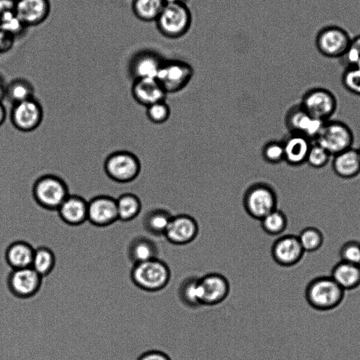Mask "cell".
Segmentation results:
<instances>
[{"label":"cell","instance_id":"cell-1","mask_svg":"<svg viewBox=\"0 0 360 360\" xmlns=\"http://www.w3.org/2000/svg\"><path fill=\"white\" fill-rule=\"evenodd\" d=\"M131 276L137 288L144 292L154 293L168 285L171 270L166 262L158 257L135 264Z\"/></svg>","mask_w":360,"mask_h":360},{"label":"cell","instance_id":"cell-2","mask_svg":"<svg viewBox=\"0 0 360 360\" xmlns=\"http://www.w3.org/2000/svg\"><path fill=\"white\" fill-rule=\"evenodd\" d=\"M345 292L330 276H319L307 284L305 298L313 309L318 311H329L342 303Z\"/></svg>","mask_w":360,"mask_h":360},{"label":"cell","instance_id":"cell-3","mask_svg":"<svg viewBox=\"0 0 360 360\" xmlns=\"http://www.w3.org/2000/svg\"><path fill=\"white\" fill-rule=\"evenodd\" d=\"M36 203L47 211H56L69 195L68 186L60 177L46 174L38 178L32 188Z\"/></svg>","mask_w":360,"mask_h":360},{"label":"cell","instance_id":"cell-4","mask_svg":"<svg viewBox=\"0 0 360 360\" xmlns=\"http://www.w3.org/2000/svg\"><path fill=\"white\" fill-rule=\"evenodd\" d=\"M314 142L334 156L352 147L354 134L345 122L329 120L324 122Z\"/></svg>","mask_w":360,"mask_h":360},{"label":"cell","instance_id":"cell-5","mask_svg":"<svg viewBox=\"0 0 360 360\" xmlns=\"http://www.w3.org/2000/svg\"><path fill=\"white\" fill-rule=\"evenodd\" d=\"M277 195L268 184L257 183L250 186L243 196V206L252 218L261 220L277 209Z\"/></svg>","mask_w":360,"mask_h":360},{"label":"cell","instance_id":"cell-6","mask_svg":"<svg viewBox=\"0 0 360 360\" xmlns=\"http://www.w3.org/2000/svg\"><path fill=\"white\" fill-rule=\"evenodd\" d=\"M138 157L127 150H118L110 154L104 162V170L109 178L118 183L134 181L141 172Z\"/></svg>","mask_w":360,"mask_h":360},{"label":"cell","instance_id":"cell-7","mask_svg":"<svg viewBox=\"0 0 360 360\" xmlns=\"http://www.w3.org/2000/svg\"><path fill=\"white\" fill-rule=\"evenodd\" d=\"M156 20L163 34L175 38L188 31L191 16L185 4H165Z\"/></svg>","mask_w":360,"mask_h":360},{"label":"cell","instance_id":"cell-8","mask_svg":"<svg viewBox=\"0 0 360 360\" xmlns=\"http://www.w3.org/2000/svg\"><path fill=\"white\" fill-rule=\"evenodd\" d=\"M300 105L312 117L326 122L335 112L338 102L330 91L316 87L304 94Z\"/></svg>","mask_w":360,"mask_h":360},{"label":"cell","instance_id":"cell-9","mask_svg":"<svg viewBox=\"0 0 360 360\" xmlns=\"http://www.w3.org/2000/svg\"><path fill=\"white\" fill-rule=\"evenodd\" d=\"M351 38L343 28L330 25L321 29L316 38L319 51L329 58H342L347 51Z\"/></svg>","mask_w":360,"mask_h":360},{"label":"cell","instance_id":"cell-10","mask_svg":"<svg viewBox=\"0 0 360 360\" xmlns=\"http://www.w3.org/2000/svg\"><path fill=\"white\" fill-rule=\"evenodd\" d=\"M193 74L192 68L186 63L172 60L163 62L156 79L167 94L183 89Z\"/></svg>","mask_w":360,"mask_h":360},{"label":"cell","instance_id":"cell-11","mask_svg":"<svg viewBox=\"0 0 360 360\" xmlns=\"http://www.w3.org/2000/svg\"><path fill=\"white\" fill-rule=\"evenodd\" d=\"M43 108L41 103L32 98L13 105L11 121L19 131L30 132L36 129L43 120Z\"/></svg>","mask_w":360,"mask_h":360},{"label":"cell","instance_id":"cell-12","mask_svg":"<svg viewBox=\"0 0 360 360\" xmlns=\"http://www.w3.org/2000/svg\"><path fill=\"white\" fill-rule=\"evenodd\" d=\"M285 122L290 133L302 135L314 141L325 122L312 117L299 104L289 109Z\"/></svg>","mask_w":360,"mask_h":360},{"label":"cell","instance_id":"cell-13","mask_svg":"<svg viewBox=\"0 0 360 360\" xmlns=\"http://www.w3.org/2000/svg\"><path fill=\"white\" fill-rule=\"evenodd\" d=\"M202 305L214 306L222 302L229 295L230 283L219 273H209L199 278Z\"/></svg>","mask_w":360,"mask_h":360},{"label":"cell","instance_id":"cell-14","mask_svg":"<svg viewBox=\"0 0 360 360\" xmlns=\"http://www.w3.org/2000/svg\"><path fill=\"white\" fill-rule=\"evenodd\" d=\"M297 236L285 235L273 243L271 253L274 262L281 266L290 267L298 264L304 255Z\"/></svg>","mask_w":360,"mask_h":360},{"label":"cell","instance_id":"cell-15","mask_svg":"<svg viewBox=\"0 0 360 360\" xmlns=\"http://www.w3.org/2000/svg\"><path fill=\"white\" fill-rule=\"evenodd\" d=\"M41 283V276L31 266L13 269L8 278L10 291L20 298L35 295Z\"/></svg>","mask_w":360,"mask_h":360},{"label":"cell","instance_id":"cell-16","mask_svg":"<svg viewBox=\"0 0 360 360\" xmlns=\"http://www.w3.org/2000/svg\"><path fill=\"white\" fill-rule=\"evenodd\" d=\"M197 221L188 214L172 216L164 236L172 244L184 245L191 243L198 234Z\"/></svg>","mask_w":360,"mask_h":360},{"label":"cell","instance_id":"cell-17","mask_svg":"<svg viewBox=\"0 0 360 360\" xmlns=\"http://www.w3.org/2000/svg\"><path fill=\"white\" fill-rule=\"evenodd\" d=\"M118 220L116 199L100 195L88 201L87 221L96 226H107Z\"/></svg>","mask_w":360,"mask_h":360},{"label":"cell","instance_id":"cell-18","mask_svg":"<svg viewBox=\"0 0 360 360\" xmlns=\"http://www.w3.org/2000/svg\"><path fill=\"white\" fill-rule=\"evenodd\" d=\"M51 11L49 0H19L16 1L15 13L27 27H33L44 22Z\"/></svg>","mask_w":360,"mask_h":360},{"label":"cell","instance_id":"cell-19","mask_svg":"<svg viewBox=\"0 0 360 360\" xmlns=\"http://www.w3.org/2000/svg\"><path fill=\"white\" fill-rule=\"evenodd\" d=\"M131 94L138 103L148 107L165 101L167 93L156 78H146L134 80Z\"/></svg>","mask_w":360,"mask_h":360},{"label":"cell","instance_id":"cell-20","mask_svg":"<svg viewBox=\"0 0 360 360\" xmlns=\"http://www.w3.org/2000/svg\"><path fill=\"white\" fill-rule=\"evenodd\" d=\"M88 201L77 195H68L56 212L60 219L71 226L87 221Z\"/></svg>","mask_w":360,"mask_h":360},{"label":"cell","instance_id":"cell-21","mask_svg":"<svg viewBox=\"0 0 360 360\" xmlns=\"http://www.w3.org/2000/svg\"><path fill=\"white\" fill-rule=\"evenodd\" d=\"M312 142L302 135L290 133L282 141L284 161L289 165L295 167L306 163Z\"/></svg>","mask_w":360,"mask_h":360},{"label":"cell","instance_id":"cell-22","mask_svg":"<svg viewBox=\"0 0 360 360\" xmlns=\"http://www.w3.org/2000/svg\"><path fill=\"white\" fill-rule=\"evenodd\" d=\"M163 61L155 53L144 51L131 60L129 70L134 79L156 78Z\"/></svg>","mask_w":360,"mask_h":360},{"label":"cell","instance_id":"cell-23","mask_svg":"<svg viewBox=\"0 0 360 360\" xmlns=\"http://www.w3.org/2000/svg\"><path fill=\"white\" fill-rule=\"evenodd\" d=\"M332 168L335 174L345 179H352L360 173L358 149L352 147L333 156Z\"/></svg>","mask_w":360,"mask_h":360},{"label":"cell","instance_id":"cell-24","mask_svg":"<svg viewBox=\"0 0 360 360\" xmlns=\"http://www.w3.org/2000/svg\"><path fill=\"white\" fill-rule=\"evenodd\" d=\"M330 276L345 291L356 289L360 285V265L340 260L332 269Z\"/></svg>","mask_w":360,"mask_h":360},{"label":"cell","instance_id":"cell-25","mask_svg":"<svg viewBox=\"0 0 360 360\" xmlns=\"http://www.w3.org/2000/svg\"><path fill=\"white\" fill-rule=\"evenodd\" d=\"M129 257L134 264L158 257L156 243L147 235L135 237L129 246Z\"/></svg>","mask_w":360,"mask_h":360},{"label":"cell","instance_id":"cell-26","mask_svg":"<svg viewBox=\"0 0 360 360\" xmlns=\"http://www.w3.org/2000/svg\"><path fill=\"white\" fill-rule=\"evenodd\" d=\"M34 249L29 243L16 241L7 248L5 259L12 269L31 266Z\"/></svg>","mask_w":360,"mask_h":360},{"label":"cell","instance_id":"cell-27","mask_svg":"<svg viewBox=\"0 0 360 360\" xmlns=\"http://www.w3.org/2000/svg\"><path fill=\"white\" fill-rule=\"evenodd\" d=\"M172 217L171 213L166 210L154 209L144 215L141 225L144 231L150 236H164Z\"/></svg>","mask_w":360,"mask_h":360},{"label":"cell","instance_id":"cell-28","mask_svg":"<svg viewBox=\"0 0 360 360\" xmlns=\"http://www.w3.org/2000/svg\"><path fill=\"white\" fill-rule=\"evenodd\" d=\"M118 220L129 222L135 220L140 214L142 204L139 198L134 193H126L116 199Z\"/></svg>","mask_w":360,"mask_h":360},{"label":"cell","instance_id":"cell-29","mask_svg":"<svg viewBox=\"0 0 360 360\" xmlns=\"http://www.w3.org/2000/svg\"><path fill=\"white\" fill-rule=\"evenodd\" d=\"M178 296L181 302L188 307L195 309L202 306L199 278L189 276L184 278L179 286Z\"/></svg>","mask_w":360,"mask_h":360},{"label":"cell","instance_id":"cell-30","mask_svg":"<svg viewBox=\"0 0 360 360\" xmlns=\"http://www.w3.org/2000/svg\"><path fill=\"white\" fill-rule=\"evenodd\" d=\"M5 98L14 105L34 98V89L28 80L15 79L6 84Z\"/></svg>","mask_w":360,"mask_h":360},{"label":"cell","instance_id":"cell-31","mask_svg":"<svg viewBox=\"0 0 360 360\" xmlns=\"http://www.w3.org/2000/svg\"><path fill=\"white\" fill-rule=\"evenodd\" d=\"M165 6L164 0H134L132 9L141 20H157Z\"/></svg>","mask_w":360,"mask_h":360},{"label":"cell","instance_id":"cell-32","mask_svg":"<svg viewBox=\"0 0 360 360\" xmlns=\"http://www.w3.org/2000/svg\"><path fill=\"white\" fill-rule=\"evenodd\" d=\"M260 221L263 231L270 236L281 234L288 226L286 215L278 209L269 212Z\"/></svg>","mask_w":360,"mask_h":360},{"label":"cell","instance_id":"cell-33","mask_svg":"<svg viewBox=\"0 0 360 360\" xmlns=\"http://www.w3.org/2000/svg\"><path fill=\"white\" fill-rule=\"evenodd\" d=\"M54 266L55 256L51 250L44 247L34 250L31 267L41 277L51 273Z\"/></svg>","mask_w":360,"mask_h":360},{"label":"cell","instance_id":"cell-34","mask_svg":"<svg viewBox=\"0 0 360 360\" xmlns=\"http://www.w3.org/2000/svg\"><path fill=\"white\" fill-rule=\"evenodd\" d=\"M297 237L304 252H315L323 243L322 232L313 226H309L302 230Z\"/></svg>","mask_w":360,"mask_h":360},{"label":"cell","instance_id":"cell-35","mask_svg":"<svg viewBox=\"0 0 360 360\" xmlns=\"http://www.w3.org/2000/svg\"><path fill=\"white\" fill-rule=\"evenodd\" d=\"M26 28L15 11L8 13L0 18V29L14 38L23 34Z\"/></svg>","mask_w":360,"mask_h":360},{"label":"cell","instance_id":"cell-36","mask_svg":"<svg viewBox=\"0 0 360 360\" xmlns=\"http://www.w3.org/2000/svg\"><path fill=\"white\" fill-rule=\"evenodd\" d=\"M330 156L323 147L313 141L306 162L313 168L320 169L327 165Z\"/></svg>","mask_w":360,"mask_h":360},{"label":"cell","instance_id":"cell-37","mask_svg":"<svg viewBox=\"0 0 360 360\" xmlns=\"http://www.w3.org/2000/svg\"><path fill=\"white\" fill-rule=\"evenodd\" d=\"M146 115L150 121L155 124H162L170 116V108L165 101L155 103L146 107Z\"/></svg>","mask_w":360,"mask_h":360},{"label":"cell","instance_id":"cell-38","mask_svg":"<svg viewBox=\"0 0 360 360\" xmlns=\"http://www.w3.org/2000/svg\"><path fill=\"white\" fill-rule=\"evenodd\" d=\"M265 161L277 164L284 161V150L282 141H271L266 143L262 150Z\"/></svg>","mask_w":360,"mask_h":360},{"label":"cell","instance_id":"cell-39","mask_svg":"<svg viewBox=\"0 0 360 360\" xmlns=\"http://www.w3.org/2000/svg\"><path fill=\"white\" fill-rule=\"evenodd\" d=\"M342 83L349 92L360 96V68H346L342 75Z\"/></svg>","mask_w":360,"mask_h":360},{"label":"cell","instance_id":"cell-40","mask_svg":"<svg viewBox=\"0 0 360 360\" xmlns=\"http://www.w3.org/2000/svg\"><path fill=\"white\" fill-rule=\"evenodd\" d=\"M341 261L360 265V242L349 240L340 250Z\"/></svg>","mask_w":360,"mask_h":360},{"label":"cell","instance_id":"cell-41","mask_svg":"<svg viewBox=\"0 0 360 360\" xmlns=\"http://www.w3.org/2000/svg\"><path fill=\"white\" fill-rule=\"evenodd\" d=\"M340 58L346 68H360V35L351 39L347 51Z\"/></svg>","mask_w":360,"mask_h":360},{"label":"cell","instance_id":"cell-42","mask_svg":"<svg viewBox=\"0 0 360 360\" xmlns=\"http://www.w3.org/2000/svg\"><path fill=\"white\" fill-rule=\"evenodd\" d=\"M136 360H172V359L162 351L148 349L142 352Z\"/></svg>","mask_w":360,"mask_h":360},{"label":"cell","instance_id":"cell-43","mask_svg":"<svg viewBox=\"0 0 360 360\" xmlns=\"http://www.w3.org/2000/svg\"><path fill=\"white\" fill-rule=\"evenodd\" d=\"M14 37L0 29V53L6 52L13 46Z\"/></svg>","mask_w":360,"mask_h":360},{"label":"cell","instance_id":"cell-44","mask_svg":"<svg viewBox=\"0 0 360 360\" xmlns=\"http://www.w3.org/2000/svg\"><path fill=\"white\" fill-rule=\"evenodd\" d=\"M15 0H0V18L5 14L15 11Z\"/></svg>","mask_w":360,"mask_h":360},{"label":"cell","instance_id":"cell-45","mask_svg":"<svg viewBox=\"0 0 360 360\" xmlns=\"http://www.w3.org/2000/svg\"><path fill=\"white\" fill-rule=\"evenodd\" d=\"M7 112L5 105L0 101V126H1L6 119Z\"/></svg>","mask_w":360,"mask_h":360},{"label":"cell","instance_id":"cell-46","mask_svg":"<svg viewBox=\"0 0 360 360\" xmlns=\"http://www.w3.org/2000/svg\"><path fill=\"white\" fill-rule=\"evenodd\" d=\"M6 88V84L3 77L0 75V101H2V100L5 98Z\"/></svg>","mask_w":360,"mask_h":360},{"label":"cell","instance_id":"cell-47","mask_svg":"<svg viewBox=\"0 0 360 360\" xmlns=\"http://www.w3.org/2000/svg\"><path fill=\"white\" fill-rule=\"evenodd\" d=\"M186 0H164L165 4H185Z\"/></svg>","mask_w":360,"mask_h":360},{"label":"cell","instance_id":"cell-48","mask_svg":"<svg viewBox=\"0 0 360 360\" xmlns=\"http://www.w3.org/2000/svg\"><path fill=\"white\" fill-rule=\"evenodd\" d=\"M358 152H359V158H360V148L358 149Z\"/></svg>","mask_w":360,"mask_h":360},{"label":"cell","instance_id":"cell-49","mask_svg":"<svg viewBox=\"0 0 360 360\" xmlns=\"http://www.w3.org/2000/svg\"><path fill=\"white\" fill-rule=\"evenodd\" d=\"M15 1H19V0H15Z\"/></svg>","mask_w":360,"mask_h":360}]
</instances>
